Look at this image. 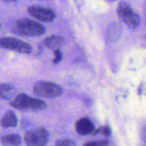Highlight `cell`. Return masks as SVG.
Here are the masks:
<instances>
[{
    "label": "cell",
    "instance_id": "1",
    "mask_svg": "<svg viewBox=\"0 0 146 146\" xmlns=\"http://www.w3.org/2000/svg\"><path fill=\"white\" fill-rule=\"evenodd\" d=\"M15 32L23 36L34 37L43 35L45 28L42 24L29 19H20L15 23Z\"/></svg>",
    "mask_w": 146,
    "mask_h": 146
},
{
    "label": "cell",
    "instance_id": "2",
    "mask_svg": "<svg viewBox=\"0 0 146 146\" xmlns=\"http://www.w3.org/2000/svg\"><path fill=\"white\" fill-rule=\"evenodd\" d=\"M13 108L18 110H32L41 111L45 109L46 104L41 100L33 98L25 94H19L10 102Z\"/></svg>",
    "mask_w": 146,
    "mask_h": 146
},
{
    "label": "cell",
    "instance_id": "3",
    "mask_svg": "<svg viewBox=\"0 0 146 146\" xmlns=\"http://www.w3.org/2000/svg\"><path fill=\"white\" fill-rule=\"evenodd\" d=\"M62 93L61 86L48 81H38L34 86V94L41 98H54L61 96Z\"/></svg>",
    "mask_w": 146,
    "mask_h": 146
},
{
    "label": "cell",
    "instance_id": "4",
    "mask_svg": "<svg viewBox=\"0 0 146 146\" xmlns=\"http://www.w3.org/2000/svg\"><path fill=\"white\" fill-rule=\"evenodd\" d=\"M117 13L120 18L131 28H136L141 23L139 16L127 3L120 2L117 7Z\"/></svg>",
    "mask_w": 146,
    "mask_h": 146
},
{
    "label": "cell",
    "instance_id": "5",
    "mask_svg": "<svg viewBox=\"0 0 146 146\" xmlns=\"http://www.w3.org/2000/svg\"><path fill=\"white\" fill-rule=\"evenodd\" d=\"M0 48L12 50L21 54H29L31 51V46L29 44L13 37L0 38Z\"/></svg>",
    "mask_w": 146,
    "mask_h": 146
},
{
    "label": "cell",
    "instance_id": "6",
    "mask_svg": "<svg viewBox=\"0 0 146 146\" xmlns=\"http://www.w3.org/2000/svg\"><path fill=\"white\" fill-rule=\"evenodd\" d=\"M27 146H46L48 142V133L44 128L29 131L24 135Z\"/></svg>",
    "mask_w": 146,
    "mask_h": 146
},
{
    "label": "cell",
    "instance_id": "7",
    "mask_svg": "<svg viewBox=\"0 0 146 146\" xmlns=\"http://www.w3.org/2000/svg\"><path fill=\"white\" fill-rule=\"evenodd\" d=\"M28 12L32 17L44 22H51L55 18V13L52 9L38 6L29 7Z\"/></svg>",
    "mask_w": 146,
    "mask_h": 146
},
{
    "label": "cell",
    "instance_id": "8",
    "mask_svg": "<svg viewBox=\"0 0 146 146\" xmlns=\"http://www.w3.org/2000/svg\"><path fill=\"white\" fill-rule=\"evenodd\" d=\"M77 133L81 135H87L92 134L95 130V125L92 121L88 118H81L76 121L75 125Z\"/></svg>",
    "mask_w": 146,
    "mask_h": 146
},
{
    "label": "cell",
    "instance_id": "9",
    "mask_svg": "<svg viewBox=\"0 0 146 146\" xmlns=\"http://www.w3.org/2000/svg\"><path fill=\"white\" fill-rule=\"evenodd\" d=\"M64 38L61 36L57 35H51L46 38V39L44 40V44L46 46L52 50L58 49L64 44Z\"/></svg>",
    "mask_w": 146,
    "mask_h": 146
},
{
    "label": "cell",
    "instance_id": "10",
    "mask_svg": "<svg viewBox=\"0 0 146 146\" xmlns=\"http://www.w3.org/2000/svg\"><path fill=\"white\" fill-rule=\"evenodd\" d=\"M16 90L10 84H0V100H9L15 95Z\"/></svg>",
    "mask_w": 146,
    "mask_h": 146
},
{
    "label": "cell",
    "instance_id": "11",
    "mask_svg": "<svg viewBox=\"0 0 146 146\" xmlns=\"http://www.w3.org/2000/svg\"><path fill=\"white\" fill-rule=\"evenodd\" d=\"M17 125V118L12 111H8L4 115L1 120V125L4 128L15 127Z\"/></svg>",
    "mask_w": 146,
    "mask_h": 146
},
{
    "label": "cell",
    "instance_id": "12",
    "mask_svg": "<svg viewBox=\"0 0 146 146\" xmlns=\"http://www.w3.org/2000/svg\"><path fill=\"white\" fill-rule=\"evenodd\" d=\"M1 143L6 145L19 146L21 144V139L19 135L17 134H9V135H4L0 138Z\"/></svg>",
    "mask_w": 146,
    "mask_h": 146
},
{
    "label": "cell",
    "instance_id": "13",
    "mask_svg": "<svg viewBox=\"0 0 146 146\" xmlns=\"http://www.w3.org/2000/svg\"><path fill=\"white\" fill-rule=\"evenodd\" d=\"M109 144L107 140H102V141H93L86 143L83 146H108Z\"/></svg>",
    "mask_w": 146,
    "mask_h": 146
},
{
    "label": "cell",
    "instance_id": "14",
    "mask_svg": "<svg viewBox=\"0 0 146 146\" xmlns=\"http://www.w3.org/2000/svg\"><path fill=\"white\" fill-rule=\"evenodd\" d=\"M55 146H76V143L73 141L69 139H64L58 141L56 143Z\"/></svg>",
    "mask_w": 146,
    "mask_h": 146
},
{
    "label": "cell",
    "instance_id": "15",
    "mask_svg": "<svg viewBox=\"0 0 146 146\" xmlns=\"http://www.w3.org/2000/svg\"><path fill=\"white\" fill-rule=\"evenodd\" d=\"M54 51V54L55 57L53 59V63L54 64H57L61 61L62 59V54H61V51H59V49H55V50H53Z\"/></svg>",
    "mask_w": 146,
    "mask_h": 146
},
{
    "label": "cell",
    "instance_id": "16",
    "mask_svg": "<svg viewBox=\"0 0 146 146\" xmlns=\"http://www.w3.org/2000/svg\"><path fill=\"white\" fill-rule=\"evenodd\" d=\"M99 133H101L102 135H104V136L108 137L111 135V128L108 126H104L102 128H99Z\"/></svg>",
    "mask_w": 146,
    "mask_h": 146
},
{
    "label": "cell",
    "instance_id": "17",
    "mask_svg": "<svg viewBox=\"0 0 146 146\" xmlns=\"http://www.w3.org/2000/svg\"><path fill=\"white\" fill-rule=\"evenodd\" d=\"M5 1H15V0H4Z\"/></svg>",
    "mask_w": 146,
    "mask_h": 146
},
{
    "label": "cell",
    "instance_id": "18",
    "mask_svg": "<svg viewBox=\"0 0 146 146\" xmlns=\"http://www.w3.org/2000/svg\"><path fill=\"white\" fill-rule=\"evenodd\" d=\"M109 1H116V0H109Z\"/></svg>",
    "mask_w": 146,
    "mask_h": 146
},
{
    "label": "cell",
    "instance_id": "19",
    "mask_svg": "<svg viewBox=\"0 0 146 146\" xmlns=\"http://www.w3.org/2000/svg\"><path fill=\"white\" fill-rule=\"evenodd\" d=\"M0 27H1V26H0Z\"/></svg>",
    "mask_w": 146,
    "mask_h": 146
}]
</instances>
